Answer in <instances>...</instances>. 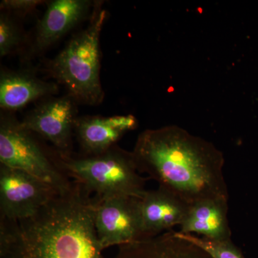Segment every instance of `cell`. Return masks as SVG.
Masks as SVG:
<instances>
[{
  "label": "cell",
  "instance_id": "obj_8",
  "mask_svg": "<svg viewBox=\"0 0 258 258\" xmlns=\"http://www.w3.org/2000/svg\"><path fill=\"white\" fill-rule=\"evenodd\" d=\"M76 111L72 97L55 98L35 108L21 124L50 142L61 155H71Z\"/></svg>",
  "mask_w": 258,
  "mask_h": 258
},
{
  "label": "cell",
  "instance_id": "obj_14",
  "mask_svg": "<svg viewBox=\"0 0 258 258\" xmlns=\"http://www.w3.org/2000/svg\"><path fill=\"white\" fill-rule=\"evenodd\" d=\"M57 91L55 83L42 81L31 75L3 71L0 76V106L5 110L20 109Z\"/></svg>",
  "mask_w": 258,
  "mask_h": 258
},
{
  "label": "cell",
  "instance_id": "obj_16",
  "mask_svg": "<svg viewBox=\"0 0 258 258\" xmlns=\"http://www.w3.org/2000/svg\"><path fill=\"white\" fill-rule=\"evenodd\" d=\"M20 41L18 29L9 17L0 16V56L5 57L11 52Z\"/></svg>",
  "mask_w": 258,
  "mask_h": 258
},
{
  "label": "cell",
  "instance_id": "obj_6",
  "mask_svg": "<svg viewBox=\"0 0 258 258\" xmlns=\"http://www.w3.org/2000/svg\"><path fill=\"white\" fill-rule=\"evenodd\" d=\"M94 198L95 227L103 249L145 240L141 214V198Z\"/></svg>",
  "mask_w": 258,
  "mask_h": 258
},
{
  "label": "cell",
  "instance_id": "obj_1",
  "mask_svg": "<svg viewBox=\"0 0 258 258\" xmlns=\"http://www.w3.org/2000/svg\"><path fill=\"white\" fill-rule=\"evenodd\" d=\"M96 200L74 181L33 216L0 219V258H103Z\"/></svg>",
  "mask_w": 258,
  "mask_h": 258
},
{
  "label": "cell",
  "instance_id": "obj_12",
  "mask_svg": "<svg viewBox=\"0 0 258 258\" xmlns=\"http://www.w3.org/2000/svg\"><path fill=\"white\" fill-rule=\"evenodd\" d=\"M113 258H212L203 248L171 230L118 247Z\"/></svg>",
  "mask_w": 258,
  "mask_h": 258
},
{
  "label": "cell",
  "instance_id": "obj_3",
  "mask_svg": "<svg viewBox=\"0 0 258 258\" xmlns=\"http://www.w3.org/2000/svg\"><path fill=\"white\" fill-rule=\"evenodd\" d=\"M60 161L69 177L97 198H142L147 191V179L140 175L133 154L117 145L97 155L60 154Z\"/></svg>",
  "mask_w": 258,
  "mask_h": 258
},
{
  "label": "cell",
  "instance_id": "obj_2",
  "mask_svg": "<svg viewBox=\"0 0 258 258\" xmlns=\"http://www.w3.org/2000/svg\"><path fill=\"white\" fill-rule=\"evenodd\" d=\"M132 152L139 172L188 205L229 200L221 151L178 125L144 131Z\"/></svg>",
  "mask_w": 258,
  "mask_h": 258
},
{
  "label": "cell",
  "instance_id": "obj_7",
  "mask_svg": "<svg viewBox=\"0 0 258 258\" xmlns=\"http://www.w3.org/2000/svg\"><path fill=\"white\" fill-rule=\"evenodd\" d=\"M57 194L60 193L35 176L0 164V219L33 216Z\"/></svg>",
  "mask_w": 258,
  "mask_h": 258
},
{
  "label": "cell",
  "instance_id": "obj_15",
  "mask_svg": "<svg viewBox=\"0 0 258 258\" xmlns=\"http://www.w3.org/2000/svg\"><path fill=\"white\" fill-rule=\"evenodd\" d=\"M176 233L203 248L212 258H245L232 240L212 241L195 235L181 233L179 231H176Z\"/></svg>",
  "mask_w": 258,
  "mask_h": 258
},
{
  "label": "cell",
  "instance_id": "obj_10",
  "mask_svg": "<svg viewBox=\"0 0 258 258\" xmlns=\"http://www.w3.org/2000/svg\"><path fill=\"white\" fill-rule=\"evenodd\" d=\"M142 225L146 239L180 226L189 205L164 188L147 190L140 199Z\"/></svg>",
  "mask_w": 258,
  "mask_h": 258
},
{
  "label": "cell",
  "instance_id": "obj_17",
  "mask_svg": "<svg viewBox=\"0 0 258 258\" xmlns=\"http://www.w3.org/2000/svg\"><path fill=\"white\" fill-rule=\"evenodd\" d=\"M39 0H3L1 2V9L28 11L41 4Z\"/></svg>",
  "mask_w": 258,
  "mask_h": 258
},
{
  "label": "cell",
  "instance_id": "obj_5",
  "mask_svg": "<svg viewBox=\"0 0 258 258\" xmlns=\"http://www.w3.org/2000/svg\"><path fill=\"white\" fill-rule=\"evenodd\" d=\"M34 134L15 118L2 117L0 163L35 176L58 192L69 191L74 181L62 167L60 155L53 157L41 147Z\"/></svg>",
  "mask_w": 258,
  "mask_h": 258
},
{
  "label": "cell",
  "instance_id": "obj_13",
  "mask_svg": "<svg viewBox=\"0 0 258 258\" xmlns=\"http://www.w3.org/2000/svg\"><path fill=\"white\" fill-rule=\"evenodd\" d=\"M87 0H55L49 5L37 28L36 45L43 49L63 36L87 14Z\"/></svg>",
  "mask_w": 258,
  "mask_h": 258
},
{
  "label": "cell",
  "instance_id": "obj_4",
  "mask_svg": "<svg viewBox=\"0 0 258 258\" xmlns=\"http://www.w3.org/2000/svg\"><path fill=\"white\" fill-rule=\"evenodd\" d=\"M106 10L98 7L87 28L62 49L52 63L55 79L75 99L89 105L103 98L100 79V35L106 19Z\"/></svg>",
  "mask_w": 258,
  "mask_h": 258
},
{
  "label": "cell",
  "instance_id": "obj_11",
  "mask_svg": "<svg viewBox=\"0 0 258 258\" xmlns=\"http://www.w3.org/2000/svg\"><path fill=\"white\" fill-rule=\"evenodd\" d=\"M228 200H203L189 205L186 216L180 225L183 234L203 236L212 241L231 240L228 220Z\"/></svg>",
  "mask_w": 258,
  "mask_h": 258
},
{
  "label": "cell",
  "instance_id": "obj_9",
  "mask_svg": "<svg viewBox=\"0 0 258 258\" xmlns=\"http://www.w3.org/2000/svg\"><path fill=\"white\" fill-rule=\"evenodd\" d=\"M137 124L132 115L84 117L76 120L75 133L83 155H97L116 146Z\"/></svg>",
  "mask_w": 258,
  "mask_h": 258
}]
</instances>
